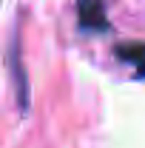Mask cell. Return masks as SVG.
<instances>
[{"label":"cell","instance_id":"obj_1","mask_svg":"<svg viewBox=\"0 0 145 148\" xmlns=\"http://www.w3.org/2000/svg\"><path fill=\"white\" fill-rule=\"evenodd\" d=\"M77 23L83 32H108L105 0H77Z\"/></svg>","mask_w":145,"mask_h":148},{"label":"cell","instance_id":"obj_2","mask_svg":"<svg viewBox=\"0 0 145 148\" xmlns=\"http://www.w3.org/2000/svg\"><path fill=\"white\" fill-rule=\"evenodd\" d=\"M117 57L125 60V63H134L145 69V43H125V46H117Z\"/></svg>","mask_w":145,"mask_h":148}]
</instances>
